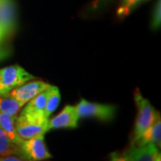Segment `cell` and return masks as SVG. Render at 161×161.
<instances>
[{"label": "cell", "instance_id": "obj_8", "mask_svg": "<svg viewBox=\"0 0 161 161\" xmlns=\"http://www.w3.org/2000/svg\"><path fill=\"white\" fill-rule=\"evenodd\" d=\"M78 120L79 117L77 116L75 107L67 105L58 115L48 119L47 130L50 131L60 128H76L78 126Z\"/></svg>", "mask_w": 161, "mask_h": 161}, {"label": "cell", "instance_id": "obj_5", "mask_svg": "<svg viewBox=\"0 0 161 161\" xmlns=\"http://www.w3.org/2000/svg\"><path fill=\"white\" fill-rule=\"evenodd\" d=\"M23 158L31 161H42L51 158L52 155L47 148L44 134L23 140L20 144Z\"/></svg>", "mask_w": 161, "mask_h": 161}, {"label": "cell", "instance_id": "obj_15", "mask_svg": "<svg viewBox=\"0 0 161 161\" xmlns=\"http://www.w3.org/2000/svg\"><path fill=\"white\" fill-rule=\"evenodd\" d=\"M60 99H61V95L58 87L50 85L48 87V93H47L46 106L44 109V114L46 117L49 118L52 113L58 108Z\"/></svg>", "mask_w": 161, "mask_h": 161}, {"label": "cell", "instance_id": "obj_1", "mask_svg": "<svg viewBox=\"0 0 161 161\" xmlns=\"http://www.w3.org/2000/svg\"><path fill=\"white\" fill-rule=\"evenodd\" d=\"M48 118L44 114L22 111L16 117L15 127L19 137L23 140L45 134L47 130Z\"/></svg>", "mask_w": 161, "mask_h": 161}, {"label": "cell", "instance_id": "obj_18", "mask_svg": "<svg viewBox=\"0 0 161 161\" xmlns=\"http://www.w3.org/2000/svg\"><path fill=\"white\" fill-rule=\"evenodd\" d=\"M12 54V49L10 47L6 44H2L0 42V61L9 58Z\"/></svg>", "mask_w": 161, "mask_h": 161}, {"label": "cell", "instance_id": "obj_4", "mask_svg": "<svg viewBox=\"0 0 161 161\" xmlns=\"http://www.w3.org/2000/svg\"><path fill=\"white\" fill-rule=\"evenodd\" d=\"M75 108L79 119L91 117L104 122H108L114 119L116 111V108L113 105L94 103L83 98L80 99V102Z\"/></svg>", "mask_w": 161, "mask_h": 161}, {"label": "cell", "instance_id": "obj_20", "mask_svg": "<svg viewBox=\"0 0 161 161\" xmlns=\"http://www.w3.org/2000/svg\"><path fill=\"white\" fill-rule=\"evenodd\" d=\"M110 161H128L126 154H120L117 152H113L110 155Z\"/></svg>", "mask_w": 161, "mask_h": 161}, {"label": "cell", "instance_id": "obj_17", "mask_svg": "<svg viewBox=\"0 0 161 161\" xmlns=\"http://www.w3.org/2000/svg\"><path fill=\"white\" fill-rule=\"evenodd\" d=\"M161 25V3L160 0H158L156 3L154 10H153V16L151 20V29L153 31L159 30Z\"/></svg>", "mask_w": 161, "mask_h": 161}, {"label": "cell", "instance_id": "obj_7", "mask_svg": "<svg viewBox=\"0 0 161 161\" xmlns=\"http://www.w3.org/2000/svg\"><path fill=\"white\" fill-rule=\"evenodd\" d=\"M49 86L50 84L43 80H29L22 85L14 88L8 94L18 100L22 105H24L29 102L35 96L40 94V92H44Z\"/></svg>", "mask_w": 161, "mask_h": 161}, {"label": "cell", "instance_id": "obj_12", "mask_svg": "<svg viewBox=\"0 0 161 161\" xmlns=\"http://www.w3.org/2000/svg\"><path fill=\"white\" fill-rule=\"evenodd\" d=\"M9 155L19 156L23 158L20 146L18 144L13 142L11 140L7 137L5 132L0 128V157Z\"/></svg>", "mask_w": 161, "mask_h": 161}, {"label": "cell", "instance_id": "obj_19", "mask_svg": "<svg viewBox=\"0 0 161 161\" xmlns=\"http://www.w3.org/2000/svg\"><path fill=\"white\" fill-rule=\"evenodd\" d=\"M0 161H31L26 159V158H23L22 157H19V156L15 155H9V156H5V157H0Z\"/></svg>", "mask_w": 161, "mask_h": 161}, {"label": "cell", "instance_id": "obj_10", "mask_svg": "<svg viewBox=\"0 0 161 161\" xmlns=\"http://www.w3.org/2000/svg\"><path fill=\"white\" fill-rule=\"evenodd\" d=\"M153 143L160 149L161 146V118L160 114L157 116L153 124L150 125L143 134L138 139L133 146H143L146 144Z\"/></svg>", "mask_w": 161, "mask_h": 161}, {"label": "cell", "instance_id": "obj_6", "mask_svg": "<svg viewBox=\"0 0 161 161\" xmlns=\"http://www.w3.org/2000/svg\"><path fill=\"white\" fill-rule=\"evenodd\" d=\"M17 10L14 0H0V30L9 37L16 30Z\"/></svg>", "mask_w": 161, "mask_h": 161}, {"label": "cell", "instance_id": "obj_9", "mask_svg": "<svg viewBox=\"0 0 161 161\" xmlns=\"http://www.w3.org/2000/svg\"><path fill=\"white\" fill-rule=\"evenodd\" d=\"M125 154L128 161H161L159 149L153 143L132 146Z\"/></svg>", "mask_w": 161, "mask_h": 161}, {"label": "cell", "instance_id": "obj_14", "mask_svg": "<svg viewBox=\"0 0 161 161\" xmlns=\"http://www.w3.org/2000/svg\"><path fill=\"white\" fill-rule=\"evenodd\" d=\"M48 93V88L44 92H40L34 98H31L29 103L26 105V107L23 109L25 112H31V113H39V114H44V109L47 102V97ZM45 115V114H44Z\"/></svg>", "mask_w": 161, "mask_h": 161}, {"label": "cell", "instance_id": "obj_3", "mask_svg": "<svg viewBox=\"0 0 161 161\" xmlns=\"http://www.w3.org/2000/svg\"><path fill=\"white\" fill-rule=\"evenodd\" d=\"M33 79H35L33 75L17 64L0 68V97Z\"/></svg>", "mask_w": 161, "mask_h": 161}, {"label": "cell", "instance_id": "obj_21", "mask_svg": "<svg viewBox=\"0 0 161 161\" xmlns=\"http://www.w3.org/2000/svg\"><path fill=\"white\" fill-rule=\"evenodd\" d=\"M107 1H108V0H96V1H95V6L98 7V6H99L100 5H102L103 3L107 2Z\"/></svg>", "mask_w": 161, "mask_h": 161}, {"label": "cell", "instance_id": "obj_13", "mask_svg": "<svg viewBox=\"0 0 161 161\" xmlns=\"http://www.w3.org/2000/svg\"><path fill=\"white\" fill-rule=\"evenodd\" d=\"M23 105H22L15 98L11 97L9 94L0 97V112L2 113L17 116V114L23 108Z\"/></svg>", "mask_w": 161, "mask_h": 161}, {"label": "cell", "instance_id": "obj_11", "mask_svg": "<svg viewBox=\"0 0 161 161\" xmlns=\"http://www.w3.org/2000/svg\"><path fill=\"white\" fill-rule=\"evenodd\" d=\"M16 117L17 116H14V115L0 112V128L5 132L7 137L10 139L13 142L18 144L20 146V144L23 142V139L19 137L16 132V127H15Z\"/></svg>", "mask_w": 161, "mask_h": 161}, {"label": "cell", "instance_id": "obj_16", "mask_svg": "<svg viewBox=\"0 0 161 161\" xmlns=\"http://www.w3.org/2000/svg\"><path fill=\"white\" fill-rule=\"evenodd\" d=\"M147 0H122L120 6L117 10V15L123 18L131 14V12L137 6Z\"/></svg>", "mask_w": 161, "mask_h": 161}, {"label": "cell", "instance_id": "obj_2", "mask_svg": "<svg viewBox=\"0 0 161 161\" xmlns=\"http://www.w3.org/2000/svg\"><path fill=\"white\" fill-rule=\"evenodd\" d=\"M134 100L138 111H137L135 126L133 130V139H132L133 144L138 141V139L153 124L157 116L159 115V112H158L152 107L150 101L142 96V93L137 88L134 92Z\"/></svg>", "mask_w": 161, "mask_h": 161}, {"label": "cell", "instance_id": "obj_22", "mask_svg": "<svg viewBox=\"0 0 161 161\" xmlns=\"http://www.w3.org/2000/svg\"><path fill=\"white\" fill-rule=\"evenodd\" d=\"M5 39H6V38H5V35L2 32V31L0 30V42H2Z\"/></svg>", "mask_w": 161, "mask_h": 161}]
</instances>
